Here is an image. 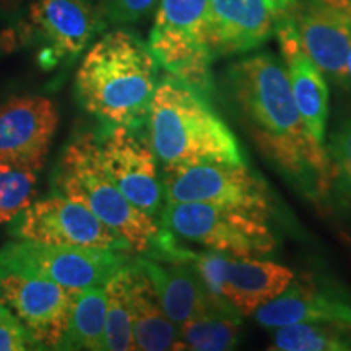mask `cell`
Returning a JSON list of instances; mask_svg holds the SVG:
<instances>
[{"instance_id":"1","label":"cell","mask_w":351,"mask_h":351,"mask_svg":"<svg viewBox=\"0 0 351 351\" xmlns=\"http://www.w3.org/2000/svg\"><path fill=\"white\" fill-rule=\"evenodd\" d=\"M223 86L258 150L307 192L327 197L326 148L306 129L282 59L269 51L243 57L228 67Z\"/></svg>"},{"instance_id":"2","label":"cell","mask_w":351,"mask_h":351,"mask_svg":"<svg viewBox=\"0 0 351 351\" xmlns=\"http://www.w3.org/2000/svg\"><path fill=\"white\" fill-rule=\"evenodd\" d=\"M160 69L148 44L125 28L104 33L82 59L75 75L78 103L104 125L142 129Z\"/></svg>"},{"instance_id":"3","label":"cell","mask_w":351,"mask_h":351,"mask_svg":"<svg viewBox=\"0 0 351 351\" xmlns=\"http://www.w3.org/2000/svg\"><path fill=\"white\" fill-rule=\"evenodd\" d=\"M145 125L163 171L202 163L245 165L238 138L208 95L168 72L158 80Z\"/></svg>"},{"instance_id":"4","label":"cell","mask_w":351,"mask_h":351,"mask_svg":"<svg viewBox=\"0 0 351 351\" xmlns=\"http://www.w3.org/2000/svg\"><path fill=\"white\" fill-rule=\"evenodd\" d=\"M54 192L86 207L121 234L134 252L148 256L160 238L156 219L134 207L109 178L96 134H78L64 148L54 169Z\"/></svg>"},{"instance_id":"5","label":"cell","mask_w":351,"mask_h":351,"mask_svg":"<svg viewBox=\"0 0 351 351\" xmlns=\"http://www.w3.org/2000/svg\"><path fill=\"white\" fill-rule=\"evenodd\" d=\"M158 225L174 238L238 257H261L276 247L269 217L200 202H166Z\"/></svg>"},{"instance_id":"6","label":"cell","mask_w":351,"mask_h":351,"mask_svg":"<svg viewBox=\"0 0 351 351\" xmlns=\"http://www.w3.org/2000/svg\"><path fill=\"white\" fill-rule=\"evenodd\" d=\"M210 0H160L148 47L161 69L210 95L213 59L207 47Z\"/></svg>"},{"instance_id":"7","label":"cell","mask_w":351,"mask_h":351,"mask_svg":"<svg viewBox=\"0 0 351 351\" xmlns=\"http://www.w3.org/2000/svg\"><path fill=\"white\" fill-rule=\"evenodd\" d=\"M129 252L13 241L0 249V270L49 280L69 289L104 287L129 265Z\"/></svg>"},{"instance_id":"8","label":"cell","mask_w":351,"mask_h":351,"mask_svg":"<svg viewBox=\"0 0 351 351\" xmlns=\"http://www.w3.org/2000/svg\"><path fill=\"white\" fill-rule=\"evenodd\" d=\"M166 202H200L270 217L274 210L267 184L247 165L202 163L166 169Z\"/></svg>"},{"instance_id":"9","label":"cell","mask_w":351,"mask_h":351,"mask_svg":"<svg viewBox=\"0 0 351 351\" xmlns=\"http://www.w3.org/2000/svg\"><path fill=\"white\" fill-rule=\"evenodd\" d=\"M16 239L51 245L109 249L134 252L129 243L101 219L69 197L54 194L33 200L12 219Z\"/></svg>"},{"instance_id":"10","label":"cell","mask_w":351,"mask_h":351,"mask_svg":"<svg viewBox=\"0 0 351 351\" xmlns=\"http://www.w3.org/2000/svg\"><path fill=\"white\" fill-rule=\"evenodd\" d=\"M98 143L104 168L117 189L134 207L158 221L165 205L163 178L147 135L140 129L104 125Z\"/></svg>"},{"instance_id":"11","label":"cell","mask_w":351,"mask_h":351,"mask_svg":"<svg viewBox=\"0 0 351 351\" xmlns=\"http://www.w3.org/2000/svg\"><path fill=\"white\" fill-rule=\"evenodd\" d=\"M98 32H103L91 0H33L26 33L38 46L44 70L77 59Z\"/></svg>"},{"instance_id":"12","label":"cell","mask_w":351,"mask_h":351,"mask_svg":"<svg viewBox=\"0 0 351 351\" xmlns=\"http://www.w3.org/2000/svg\"><path fill=\"white\" fill-rule=\"evenodd\" d=\"M75 289L49 280L0 270V301L41 350H59Z\"/></svg>"},{"instance_id":"13","label":"cell","mask_w":351,"mask_h":351,"mask_svg":"<svg viewBox=\"0 0 351 351\" xmlns=\"http://www.w3.org/2000/svg\"><path fill=\"white\" fill-rule=\"evenodd\" d=\"M54 101L28 95L0 106V163L39 173L59 129Z\"/></svg>"},{"instance_id":"14","label":"cell","mask_w":351,"mask_h":351,"mask_svg":"<svg viewBox=\"0 0 351 351\" xmlns=\"http://www.w3.org/2000/svg\"><path fill=\"white\" fill-rule=\"evenodd\" d=\"M287 13L307 56L339 85L351 46V0H296Z\"/></svg>"},{"instance_id":"15","label":"cell","mask_w":351,"mask_h":351,"mask_svg":"<svg viewBox=\"0 0 351 351\" xmlns=\"http://www.w3.org/2000/svg\"><path fill=\"white\" fill-rule=\"evenodd\" d=\"M283 13L270 0H210L205 38L212 59L247 54L263 46Z\"/></svg>"},{"instance_id":"16","label":"cell","mask_w":351,"mask_h":351,"mask_svg":"<svg viewBox=\"0 0 351 351\" xmlns=\"http://www.w3.org/2000/svg\"><path fill=\"white\" fill-rule=\"evenodd\" d=\"M275 34L298 111L314 142L326 148L328 119V85L326 75L307 56L287 12L276 25Z\"/></svg>"},{"instance_id":"17","label":"cell","mask_w":351,"mask_h":351,"mask_svg":"<svg viewBox=\"0 0 351 351\" xmlns=\"http://www.w3.org/2000/svg\"><path fill=\"white\" fill-rule=\"evenodd\" d=\"M257 324L275 328L295 322H327L351 328V302L343 293L320 283L314 276L298 278L269 304L256 313Z\"/></svg>"},{"instance_id":"18","label":"cell","mask_w":351,"mask_h":351,"mask_svg":"<svg viewBox=\"0 0 351 351\" xmlns=\"http://www.w3.org/2000/svg\"><path fill=\"white\" fill-rule=\"evenodd\" d=\"M137 263L148 275L165 314L176 326L213 309L236 311L215 300L197 271L187 263L152 257L137 258Z\"/></svg>"},{"instance_id":"19","label":"cell","mask_w":351,"mask_h":351,"mask_svg":"<svg viewBox=\"0 0 351 351\" xmlns=\"http://www.w3.org/2000/svg\"><path fill=\"white\" fill-rule=\"evenodd\" d=\"M127 291L135 350H181L178 326L165 314L150 278L137 261L127 267Z\"/></svg>"},{"instance_id":"20","label":"cell","mask_w":351,"mask_h":351,"mask_svg":"<svg viewBox=\"0 0 351 351\" xmlns=\"http://www.w3.org/2000/svg\"><path fill=\"white\" fill-rule=\"evenodd\" d=\"M106 291L91 287L75 291L67 330L59 350L106 351Z\"/></svg>"},{"instance_id":"21","label":"cell","mask_w":351,"mask_h":351,"mask_svg":"<svg viewBox=\"0 0 351 351\" xmlns=\"http://www.w3.org/2000/svg\"><path fill=\"white\" fill-rule=\"evenodd\" d=\"M181 350L230 351L243 339V322L236 311L213 309L178 326Z\"/></svg>"},{"instance_id":"22","label":"cell","mask_w":351,"mask_h":351,"mask_svg":"<svg viewBox=\"0 0 351 351\" xmlns=\"http://www.w3.org/2000/svg\"><path fill=\"white\" fill-rule=\"evenodd\" d=\"M276 351H351V328L327 322H295L275 328Z\"/></svg>"},{"instance_id":"23","label":"cell","mask_w":351,"mask_h":351,"mask_svg":"<svg viewBox=\"0 0 351 351\" xmlns=\"http://www.w3.org/2000/svg\"><path fill=\"white\" fill-rule=\"evenodd\" d=\"M328 195L351 212V112L341 117L326 140Z\"/></svg>"},{"instance_id":"24","label":"cell","mask_w":351,"mask_h":351,"mask_svg":"<svg viewBox=\"0 0 351 351\" xmlns=\"http://www.w3.org/2000/svg\"><path fill=\"white\" fill-rule=\"evenodd\" d=\"M127 267L112 275L104 285V291H106V327H104L106 351L135 350L129 291H127Z\"/></svg>"},{"instance_id":"25","label":"cell","mask_w":351,"mask_h":351,"mask_svg":"<svg viewBox=\"0 0 351 351\" xmlns=\"http://www.w3.org/2000/svg\"><path fill=\"white\" fill-rule=\"evenodd\" d=\"M36 174L0 163V225L10 223L34 200Z\"/></svg>"},{"instance_id":"26","label":"cell","mask_w":351,"mask_h":351,"mask_svg":"<svg viewBox=\"0 0 351 351\" xmlns=\"http://www.w3.org/2000/svg\"><path fill=\"white\" fill-rule=\"evenodd\" d=\"M160 0H103L96 8L101 26H125L147 19L156 10Z\"/></svg>"},{"instance_id":"27","label":"cell","mask_w":351,"mask_h":351,"mask_svg":"<svg viewBox=\"0 0 351 351\" xmlns=\"http://www.w3.org/2000/svg\"><path fill=\"white\" fill-rule=\"evenodd\" d=\"M39 346L32 339L21 322L0 301V351L38 350Z\"/></svg>"},{"instance_id":"28","label":"cell","mask_w":351,"mask_h":351,"mask_svg":"<svg viewBox=\"0 0 351 351\" xmlns=\"http://www.w3.org/2000/svg\"><path fill=\"white\" fill-rule=\"evenodd\" d=\"M339 85L341 88H345V90H351V46H350L348 54H346V60H345V65H343V72H341Z\"/></svg>"},{"instance_id":"29","label":"cell","mask_w":351,"mask_h":351,"mask_svg":"<svg viewBox=\"0 0 351 351\" xmlns=\"http://www.w3.org/2000/svg\"><path fill=\"white\" fill-rule=\"evenodd\" d=\"M270 2L274 3V5L278 8L280 12H287L288 8L296 2V0H270Z\"/></svg>"}]
</instances>
